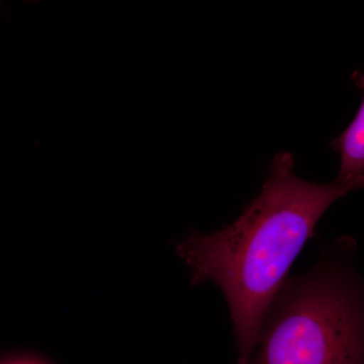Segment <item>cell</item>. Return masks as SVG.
<instances>
[{
    "label": "cell",
    "instance_id": "cell-1",
    "mask_svg": "<svg viewBox=\"0 0 364 364\" xmlns=\"http://www.w3.org/2000/svg\"><path fill=\"white\" fill-rule=\"evenodd\" d=\"M364 188V181L317 184L294 173V157L279 153L259 195L240 217L214 234H193L176 245L191 284L213 280L233 321L237 364L252 358L263 318L289 279L294 260L333 203Z\"/></svg>",
    "mask_w": 364,
    "mask_h": 364
},
{
    "label": "cell",
    "instance_id": "cell-2",
    "mask_svg": "<svg viewBox=\"0 0 364 364\" xmlns=\"http://www.w3.org/2000/svg\"><path fill=\"white\" fill-rule=\"evenodd\" d=\"M349 237L289 277L261 324L248 364H364V279Z\"/></svg>",
    "mask_w": 364,
    "mask_h": 364
},
{
    "label": "cell",
    "instance_id": "cell-3",
    "mask_svg": "<svg viewBox=\"0 0 364 364\" xmlns=\"http://www.w3.org/2000/svg\"><path fill=\"white\" fill-rule=\"evenodd\" d=\"M354 81L364 91V74L356 73ZM340 153L341 164L337 179L364 181V97L358 114L348 128L333 143Z\"/></svg>",
    "mask_w": 364,
    "mask_h": 364
},
{
    "label": "cell",
    "instance_id": "cell-4",
    "mask_svg": "<svg viewBox=\"0 0 364 364\" xmlns=\"http://www.w3.org/2000/svg\"><path fill=\"white\" fill-rule=\"evenodd\" d=\"M6 364H43V363H39V361L30 360V359H18V360L9 361V363H6Z\"/></svg>",
    "mask_w": 364,
    "mask_h": 364
}]
</instances>
